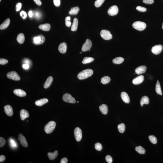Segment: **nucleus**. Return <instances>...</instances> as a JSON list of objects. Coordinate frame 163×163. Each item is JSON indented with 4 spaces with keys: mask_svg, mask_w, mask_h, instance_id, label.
<instances>
[{
    "mask_svg": "<svg viewBox=\"0 0 163 163\" xmlns=\"http://www.w3.org/2000/svg\"><path fill=\"white\" fill-rule=\"evenodd\" d=\"M37 5L39 6L41 5L42 3L40 0H33Z\"/></svg>",
    "mask_w": 163,
    "mask_h": 163,
    "instance_id": "obj_50",
    "label": "nucleus"
},
{
    "mask_svg": "<svg viewBox=\"0 0 163 163\" xmlns=\"http://www.w3.org/2000/svg\"><path fill=\"white\" fill-rule=\"evenodd\" d=\"M68 162V159L66 157L63 158H62V159H61V162L60 163H67Z\"/></svg>",
    "mask_w": 163,
    "mask_h": 163,
    "instance_id": "obj_49",
    "label": "nucleus"
},
{
    "mask_svg": "<svg viewBox=\"0 0 163 163\" xmlns=\"http://www.w3.org/2000/svg\"><path fill=\"white\" fill-rule=\"evenodd\" d=\"M154 2V0H143V3L148 4H152Z\"/></svg>",
    "mask_w": 163,
    "mask_h": 163,
    "instance_id": "obj_47",
    "label": "nucleus"
},
{
    "mask_svg": "<svg viewBox=\"0 0 163 163\" xmlns=\"http://www.w3.org/2000/svg\"><path fill=\"white\" fill-rule=\"evenodd\" d=\"M28 15L30 17H32L33 16V13L32 11H30L29 12Z\"/></svg>",
    "mask_w": 163,
    "mask_h": 163,
    "instance_id": "obj_54",
    "label": "nucleus"
},
{
    "mask_svg": "<svg viewBox=\"0 0 163 163\" xmlns=\"http://www.w3.org/2000/svg\"><path fill=\"white\" fill-rule=\"evenodd\" d=\"M146 69V67L145 66H141L135 69V72L137 74H141L145 73Z\"/></svg>",
    "mask_w": 163,
    "mask_h": 163,
    "instance_id": "obj_16",
    "label": "nucleus"
},
{
    "mask_svg": "<svg viewBox=\"0 0 163 163\" xmlns=\"http://www.w3.org/2000/svg\"><path fill=\"white\" fill-rule=\"evenodd\" d=\"M13 92L16 96L19 97H25L26 95V92L20 89L15 90L13 91Z\"/></svg>",
    "mask_w": 163,
    "mask_h": 163,
    "instance_id": "obj_15",
    "label": "nucleus"
},
{
    "mask_svg": "<svg viewBox=\"0 0 163 163\" xmlns=\"http://www.w3.org/2000/svg\"><path fill=\"white\" fill-rule=\"evenodd\" d=\"M10 19L9 18H7L3 22V23L1 24L0 26V29L3 30L7 28L10 25Z\"/></svg>",
    "mask_w": 163,
    "mask_h": 163,
    "instance_id": "obj_20",
    "label": "nucleus"
},
{
    "mask_svg": "<svg viewBox=\"0 0 163 163\" xmlns=\"http://www.w3.org/2000/svg\"><path fill=\"white\" fill-rule=\"evenodd\" d=\"M95 147L96 150L99 151H101L102 149V146L101 144L99 143H96L95 144Z\"/></svg>",
    "mask_w": 163,
    "mask_h": 163,
    "instance_id": "obj_40",
    "label": "nucleus"
},
{
    "mask_svg": "<svg viewBox=\"0 0 163 163\" xmlns=\"http://www.w3.org/2000/svg\"><path fill=\"white\" fill-rule=\"evenodd\" d=\"M63 99L66 102L69 103H75L76 102L75 99L69 94H65L63 96Z\"/></svg>",
    "mask_w": 163,
    "mask_h": 163,
    "instance_id": "obj_6",
    "label": "nucleus"
},
{
    "mask_svg": "<svg viewBox=\"0 0 163 163\" xmlns=\"http://www.w3.org/2000/svg\"><path fill=\"white\" fill-rule=\"evenodd\" d=\"M58 155V152L56 151L53 152H49L47 154L48 157L50 160H54L57 157Z\"/></svg>",
    "mask_w": 163,
    "mask_h": 163,
    "instance_id": "obj_24",
    "label": "nucleus"
},
{
    "mask_svg": "<svg viewBox=\"0 0 163 163\" xmlns=\"http://www.w3.org/2000/svg\"><path fill=\"white\" fill-rule=\"evenodd\" d=\"M74 135L76 140L77 142L80 141L82 138V133L81 130L78 127H77L75 128L74 130Z\"/></svg>",
    "mask_w": 163,
    "mask_h": 163,
    "instance_id": "obj_8",
    "label": "nucleus"
},
{
    "mask_svg": "<svg viewBox=\"0 0 163 163\" xmlns=\"http://www.w3.org/2000/svg\"><path fill=\"white\" fill-rule=\"evenodd\" d=\"M18 139L20 141L21 144L24 147H26L28 146V143L26 139L22 134H19L18 135Z\"/></svg>",
    "mask_w": 163,
    "mask_h": 163,
    "instance_id": "obj_12",
    "label": "nucleus"
},
{
    "mask_svg": "<svg viewBox=\"0 0 163 163\" xmlns=\"http://www.w3.org/2000/svg\"><path fill=\"white\" fill-rule=\"evenodd\" d=\"M135 150L140 154H144L145 153V150L144 148L141 146L136 147L135 148Z\"/></svg>",
    "mask_w": 163,
    "mask_h": 163,
    "instance_id": "obj_34",
    "label": "nucleus"
},
{
    "mask_svg": "<svg viewBox=\"0 0 163 163\" xmlns=\"http://www.w3.org/2000/svg\"><path fill=\"white\" fill-rule=\"evenodd\" d=\"M149 139L150 141L153 144H156L157 143V138L153 135H150L149 136Z\"/></svg>",
    "mask_w": 163,
    "mask_h": 163,
    "instance_id": "obj_37",
    "label": "nucleus"
},
{
    "mask_svg": "<svg viewBox=\"0 0 163 163\" xmlns=\"http://www.w3.org/2000/svg\"><path fill=\"white\" fill-rule=\"evenodd\" d=\"M35 17H37V18H39L40 17V14H39V13L37 12L35 13Z\"/></svg>",
    "mask_w": 163,
    "mask_h": 163,
    "instance_id": "obj_55",
    "label": "nucleus"
},
{
    "mask_svg": "<svg viewBox=\"0 0 163 163\" xmlns=\"http://www.w3.org/2000/svg\"><path fill=\"white\" fill-rule=\"evenodd\" d=\"M144 79V76L141 75L137 77L133 80V84L134 85H138L143 82Z\"/></svg>",
    "mask_w": 163,
    "mask_h": 163,
    "instance_id": "obj_14",
    "label": "nucleus"
},
{
    "mask_svg": "<svg viewBox=\"0 0 163 163\" xmlns=\"http://www.w3.org/2000/svg\"><path fill=\"white\" fill-rule=\"evenodd\" d=\"M132 26L135 29L138 31H142L145 29L146 28V24L143 22L136 21L133 23Z\"/></svg>",
    "mask_w": 163,
    "mask_h": 163,
    "instance_id": "obj_3",
    "label": "nucleus"
},
{
    "mask_svg": "<svg viewBox=\"0 0 163 163\" xmlns=\"http://www.w3.org/2000/svg\"><path fill=\"white\" fill-rule=\"evenodd\" d=\"M162 28L163 29V24H162Z\"/></svg>",
    "mask_w": 163,
    "mask_h": 163,
    "instance_id": "obj_56",
    "label": "nucleus"
},
{
    "mask_svg": "<svg viewBox=\"0 0 163 163\" xmlns=\"http://www.w3.org/2000/svg\"><path fill=\"white\" fill-rule=\"evenodd\" d=\"M78 24V20L77 18H74L72 26L71 28V30L72 31H75L77 30Z\"/></svg>",
    "mask_w": 163,
    "mask_h": 163,
    "instance_id": "obj_26",
    "label": "nucleus"
},
{
    "mask_svg": "<svg viewBox=\"0 0 163 163\" xmlns=\"http://www.w3.org/2000/svg\"><path fill=\"white\" fill-rule=\"evenodd\" d=\"M94 60V59L92 57H86L83 59L82 63L84 64H86L91 63Z\"/></svg>",
    "mask_w": 163,
    "mask_h": 163,
    "instance_id": "obj_33",
    "label": "nucleus"
},
{
    "mask_svg": "<svg viewBox=\"0 0 163 163\" xmlns=\"http://www.w3.org/2000/svg\"><path fill=\"white\" fill-rule=\"evenodd\" d=\"M71 18L70 17H67L65 18V24L66 26L68 27H70L71 26V23L70 22Z\"/></svg>",
    "mask_w": 163,
    "mask_h": 163,
    "instance_id": "obj_39",
    "label": "nucleus"
},
{
    "mask_svg": "<svg viewBox=\"0 0 163 163\" xmlns=\"http://www.w3.org/2000/svg\"><path fill=\"white\" fill-rule=\"evenodd\" d=\"M22 4L21 3H17L16 5V11H19L21 8Z\"/></svg>",
    "mask_w": 163,
    "mask_h": 163,
    "instance_id": "obj_46",
    "label": "nucleus"
},
{
    "mask_svg": "<svg viewBox=\"0 0 163 163\" xmlns=\"http://www.w3.org/2000/svg\"><path fill=\"white\" fill-rule=\"evenodd\" d=\"M56 123L55 121H51L48 122L45 127L44 130L46 133L50 134L53 131L56 127Z\"/></svg>",
    "mask_w": 163,
    "mask_h": 163,
    "instance_id": "obj_2",
    "label": "nucleus"
},
{
    "mask_svg": "<svg viewBox=\"0 0 163 163\" xmlns=\"http://www.w3.org/2000/svg\"><path fill=\"white\" fill-rule=\"evenodd\" d=\"M6 159V157L5 156L3 155H1L0 156V162H2L4 161Z\"/></svg>",
    "mask_w": 163,
    "mask_h": 163,
    "instance_id": "obj_51",
    "label": "nucleus"
},
{
    "mask_svg": "<svg viewBox=\"0 0 163 163\" xmlns=\"http://www.w3.org/2000/svg\"><path fill=\"white\" fill-rule=\"evenodd\" d=\"M155 90L157 94L160 95H162L161 88L160 83L159 82V81H157L156 85Z\"/></svg>",
    "mask_w": 163,
    "mask_h": 163,
    "instance_id": "obj_30",
    "label": "nucleus"
},
{
    "mask_svg": "<svg viewBox=\"0 0 163 163\" xmlns=\"http://www.w3.org/2000/svg\"><path fill=\"white\" fill-rule=\"evenodd\" d=\"M124 59L122 57H118L115 58L113 60V63L115 64H120L123 62Z\"/></svg>",
    "mask_w": 163,
    "mask_h": 163,
    "instance_id": "obj_31",
    "label": "nucleus"
},
{
    "mask_svg": "<svg viewBox=\"0 0 163 163\" xmlns=\"http://www.w3.org/2000/svg\"><path fill=\"white\" fill-rule=\"evenodd\" d=\"M54 3L56 6H59L61 4L60 0H54Z\"/></svg>",
    "mask_w": 163,
    "mask_h": 163,
    "instance_id": "obj_48",
    "label": "nucleus"
},
{
    "mask_svg": "<svg viewBox=\"0 0 163 163\" xmlns=\"http://www.w3.org/2000/svg\"><path fill=\"white\" fill-rule=\"evenodd\" d=\"M9 141L10 146L12 149H15L18 147V144L15 140L12 138H10Z\"/></svg>",
    "mask_w": 163,
    "mask_h": 163,
    "instance_id": "obj_29",
    "label": "nucleus"
},
{
    "mask_svg": "<svg viewBox=\"0 0 163 163\" xmlns=\"http://www.w3.org/2000/svg\"><path fill=\"white\" fill-rule=\"evenodd\" d=\"M53 81V77L50 76L47 79V80L44 84V88L45 89H47L49 87Z\"/></svg>",
    "mask_w": 163,
    "mask_h": 163,
    "instance_id": "obj_22",
    "label": "nucleus"
},
{
    "mask_svg": "<svg viewBox=\"0 0 163 163\" xmlns=\"http://www.w3.org/2000/svg\"><path fill=\"white\" fill-rule=\"evenodd\" d=\"M22 67L24 69H27L29 68V65L28 64H25L23 65Z\"/></svg>",
    "mask_w": 163,
    "mask_h": 163,
    "instance_id": "obj_52",
    "label": "nucleus"
},
{
    "mask_svg": "<svg viewBox=\"0 0 163 163\" xmlns=\"http://www.w3.org/2000/svg\"><path fill=\"white\" fill-rule=\"evenodd\" d=\"M79 10V8L77 6L72 8L71 10L69 11V14L71 15L77 14Z\"/></svg>",
    "mask_w": 163,
    "mask_h": 163,
    "instance_id": "obj_32",
    "label": "nucleus"
},
{
    "mask_svg": "<svg viewBox=\"0 0 163 163\" xmlns=\"http://www.w3.org/2000/svg\"><path fill=\"white\" fill-rule=\"evenodd\" d=\"M111 80L110 78L108 76H105L101 79V82L103 84H106L109 82Z\"/></svg>",
    "mask_w": 163,
    "mask_h": 163,
    "instance_id": "obj_36",
    "label": "nucleus"
},
{
    "mask_svg": "<svg viewBox=\"0 0 163 163\" xmlns=\"http://www.w3.org/2000/svg\"><path fill=\"white\" fill-rule=\"evenodd\" d=\"M101 36L105 40H110L112 38V36L109 31L106 30H102L100 32Z\"/></svg>",
    "mask_w": 163,
    "mask_h": 163,
    "instance_id": "obj_4",
    "label": "nucleus"
},
{
    "mask_svg": "<svg viewBox=\"0 0 163 163\" xmlns=\"http://www.w3.org/2000/svg\"><path fill=\"white\" fill-rule=\"evenodd\" d=\"M118 12V9L116 6H112L109 9L107 13L111 16H114L117 15Z\"/></svg>",
    "mask_w": 163,
    "mask_h": 163,
    "instance_id": "obj_10",
    "label": "nucleus"
},
{
    "mask_svg": "<svg viewBox=\"0 0 163 163\" xmlns=\"http://www.w3.org/2000/svg\"><path fill=\"white\" fill-rule=\"evenodd\" d=\"M106 162L108 163H111L112 162V159L109 155H107L106 157Z\"/></svg>",
    "mask_w": 163,
    "mask_h": 163,
    "instance_id": "obj_43",
    "label": "nucleus"
},
{
    "mask_svg": "<svg viewBox=\"0 0 163 163\" xmlns=\"http://www.w3.org/2000/svg\"><path fill=\"white\" fill-rule=\"evenodd\" d=\"M21 118V120H24L26 118H28L29 116L28 112L25 109H22L20 112Z\"/></svg>",
    "mask_w": 163,
    "mask_h": 163,
    "instance_id": "obj_18",
    "label": "nucleus"
},
{
    "mask_svg": "<svg viewBox=\"0 0 163 163\" xmlns=\"http://www.w3.org/2000/svg\"><path fill=\"white\" fill-rule=\"evenodd\" d=\"M7 77L10 79L15 81H18L20 79V77L16 72L11 71L7 74Z\"/></svg>",
    "mask_w": 163,
    "mask_h": 163,
    "instance_id": "obj_7",
    "label": "nucleus"
},
{
    "mask_svg": "<svg viewBox=\"0 0 163 163\" xmlns=\"http://www.w3.org/2000/svg\"><path fill=\"white\" fill-rule=\"evenodd\" d=\"M80 54H82L81 52H80Z\"/></svg>",
    "mask_w": 163,
    "mask_h": 163,
    "instance_id": "obj_57",
    "label": "nucleus"
},
{
    "mask_svg": "<svg viewBox=\"0 0 163 163\" xmlns=\"http://www.w3.org/2000/svg\"><path fill=\"white\" fill-rule=\"evenodd\" d=\"M149 103V99L147 96H144L141 99L140 104L141 106H143L144 104H148Z\"/></svg>",
    "mask_w": 163,
    "mask_h": 163,
    "instance_id": "obj_28",
    "label": "nucleus"
},
{
    "mask_svg": "<svg viewBox=\"0 0 163 163\" xmlns=\"http://www.w3.org/2000/svg\"><path fill=\"white\" fill-rule=\"evenodd\" d=\"M92 46V42L91 40L89 39H87L83 45L82 47V51L85 52L89 50L90 49Z\"/></svg>",
    "mask_w": 163,
    "mask_h": 163,
    "instance_id": "obj_9",
    "label": "nucleus"
},
{
    "mask_svg": "<svg viewBox=\"0 0 163 163\" xmlns=\"http://www.w3.org/2000/svg\"><path fill=\"white\" fill-rule=\"evenodd\" d=\"M39 28L42 30L49 31L50 29L51 25L49 24L46 23L39 25Z\"/></svg>",
    "mask_w": 163,
    "mask_h": 163,
    "instance_id": "obj_25",
    "label": "nucleus"
},
{
    "mask_svg": "<svg viewBox=\"0 0 163 163\" xmlns=\"http://www.w3.org/2000/svg\"><path fill=\"white\" fill-rule=\"evenodd\" d=\"M20 15L21 17H22V18L23 19H25L27 17V15L26 12L24 11H21Z\"/></svg>",
    "mask_w": 163,
    "mask_h": 163,
    "instance_id": "obj_44",
    "label": "nucleus"
},
{
    "mask_svg": "<svg viewBox=\"0 0 163 163\" xmlns=\"http://www.w3.org/2000/svg\"><path fill=\"white\" fill-rule=\"evenodd\" d=\"M118 128L119 132L121 133H123L125 130V126L124 124L122 123L118 125Z\"/></svg>",
    "mask_w": 163,
    "mask_h": 163,
    "instance_id": "obj_35",
    "label": "nucleus"
},
{
    "mask_svg": "<svg viewBox=\"0 0 163 163\" xmlns=\"http://www.w3.org/2000/svg\"><path fill=\"white\" fill-rule=\"evenodd\" d=\"M93 71L90 69H86L81 72L78 74L77 77L79 79L82 80L88 78L92 75Z\"/></svg>",
    "mask_w": 163,
    "mask_h": 163,
    "instance_id": "obj_1",
    "label": "nucleus"
},
{
    "mask_svg": "<svg viewBox=\"0 0 163 163\" xmlns=\"http://www.w3.org/2000/svg\"><path fill=\"white\" fill-rule=\"evenodd\" d=\"M99 110L100 112L102 114H106L108 112V107L107 105L105 104H102L99 107Z\"/></svg>",
    "mask_w": 163,
    "mask_h": 163,
    "instance_id": "obj_23",
    "label": "nucleus"
},
{
    "mask_svg": "<svg viewBox=\"0 0 163 163\" xmlns=\"http://www.w3.org/2000/svg\"><path fill=\"white\" fill-rule=\"evenodd\" d=\"M136 9L138 11H141V12H145L147 10L146 8L140 6H137Z\"/></svg>",
    "mask_w": 163,
    "mask_h": 163,
    "instance_id": "obj_41",
    "label": "nucleus"
},
{
    "mask_svg": "<svg viewBox=\"0 0 163 163\" xmlns=\"http://www.w3.org/2000/svg\"><path fill=\"white\" fill-rule=\"evenodd\" d=\"M48 99L44 98L36 101L35 102V104L38 106H41L48 102Z\"/></svg>",
    "mask_w": 163,
    "mask_h": 163,
    "instance_id": "obj_21",
    "label": "nucleus"
},
{
    "mask_svg": "<svg viewBox=\"0 0 163 163\" xmlns=\"http://www.w3.org/2000/svg\"><path fill=\"white\" fill-rule=\"evenodd\" d=\"M6 143V141L4 138L0 137V147L4 146Z\"/></svg>",
    "mask_w": 163,
    "mask_h": 163,
    "instance_id": "obj_42",
    "label": "nucleus"
},
{
    "mask_svg": "<svg viewBox=\"0 0 163 163\" xmlns=\"http://www.w3.org/2000/svg\"><path fill=\"white\" fill-rule=\"evenodd\" d=\"M67 45L65 42L62 43L59 45L58 47V50L60 53L64 54L66 52Z\"/></svg>",
    "mask_w": 163,
    "mask_h": 163,
    "instance_id": "obj_19",
    "label": "nucleus"
},
{
    "mask_svg": "<svg viewBox=\"0 0 163 163\" xmlns=\"http://www.w3.org/2000/svg\"><path fill=\"white\" fill-rule=\"evenodd\" d=\"M105 0H96L95 3V5L96 7H99L101 6L102 4L104 2Z\"/></svg>",
    "mask_w": 163,
    "mask_h": 163,
    "instance_id": "obj_38",
    "label": "nucleus"
},
{
    "mask_svg": "<svg viewBox=\"0 0 163 163\" xmlns=\"http://www.w3.org/2000/svg\"><path fill=\"white\" fill-rule=\"evenodd\" d=\"M8 62V60L6 59L0 58V64L1 65H5Z\"/></svg>",
    "mask_w": 163,
    "mask_h": 163,
    "instance_id": "obj_45",
    "label": "nucleus"
},
{
    "mask_svg": "<svg viewBox=\"0 0 163 163\" xmlns=\"http://www.w3.org/2000/svg\"><path fill=\"white\" fill-rule=\"evenodd\" d=\"M1 0H0V1H1Z\"/></svg>",
    "mask_w": 163,
    "mask_h": 163,
    "instance_id": "obj_59",
    "label": "nucleus"
},
{
    "mask_svg": "<svg viewBox=\"0 0 163 163\" xmlns=\"http://www.w3.org/2000/svg\"><path fill=\"white\" fill-rule=\"evenodd\" d=\"M77 103H78L79 102V101H77Z\"/></svg>",
    "mask_w": 163,
    "mask_h": 163,
    "instance_id": "obj_58",
    "label": "nucleus"
},
{
    "mask_svg": "<svg viewBox=\"0 0 163 163\" xmlns=\"http://www.w3.org/2000/svg\"><path fill=\"white\" fill-rule=\"evenodd\" d=\"M5 112L6 114L9 116H12L13 112L12 107L9 105H6L4 107Z\"/></svg>",
    "mask_w": 163,
    "mask_h": 163,
    "instance_id": "obj_13",
    "label": "nucleus"
},
{
    "mask_svg": "<svg viewBox=\"0 0 163 163\" xmlns=\"http://www.w3.org/2000/svg\"><path fill=\"white\" fill-rule=\"evenodd\" d=\"M121 97L122 100L125 103L128 104L130 102V98L126 92H121Z\"/></svg>",
    "mask_w": 163,
    "mask_h": 163,
    "instance_id": "obj_17",
    "label": "nucleus"
},
{
    "mask_svg": "<svg viewBox=\"0 0 163 163\" xmlns=\"http://www.w3.org/2000/svg\"><path fill=\"white\" fill-rule=\"evenodd\" d=\"M17 40L19 44H22L23 43L25 40V37L24 34L21 33L18 34L17 37Z\"/></svg>",
    "mask_w": 163,
    "mask_h": 163,
    "instance_id": "obj_27",
    "label": "nucleus"
},
{
    "mask_svg": "<svg viewBox=\"0 0 163 163\" xmlns=\"http://www.w3.org/2000/svg\"><path fill=\"white\" fill-rule=\"evenodd\" d=\"M163 48V46L162 45H156L152 47L151 51L153 54L158 55L161 52Z\"/></svg>",
    "mask_w": 163,
    "mask_h": 163,
    "instance_id": "obj_11",
    "label": "nucleus"
},
{
    "mask_svg": "<svg viewBox=\"0 0 163 163\" xmlns=\"http://www.w3.org/2000/svg\"><path fill=\"white\" fill-rule=\"evenodd\" d=\"M45 40V37L42 34H39L37 37L33 38V43L34 44L39 45L42 44L44 42Z\"/></svg>",
    "mask_w": 163,
    "mask_h": 163,
    "instance_id": "obj_5",
    "label": "nucleus"
},
{
    "mask_svg": "<svg viewBox=\"0 0 163 163\" xmlns=\"http://www.w3.org/2000/svg\"><path fill=\"white\" fill-rule=\"evenodd\" d=\"M30 60H28V59H26L25 60V61H24V62H25V64H29V63H30Z\"/></svg>",
    "mask_w": 163,
    "mask_h": 163,
    "instance_id": "obj_53",
    "label": "nucleus"
}]
</instances>
